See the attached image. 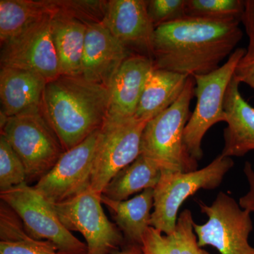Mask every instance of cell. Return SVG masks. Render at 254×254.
Instances as JSON below:
<instances>
[{
  "instance_id": "cell-1",
  "label": "cell",
  "mask_w": 254,
  "mask_h": 254,
  "mask_svg": "<svg viewBox=\"0 0 254 254\" xmlns=\"http://www.w3.org/2000/svg\"><path fill=\"white\" fill-rule=\"evenodd\" d=\"M239 21L186 17L155 28L154 67L190 76L215 71L243 37Z\"/></svg>"
},
{
  "instance_id": "cell-11",
  "label": "cell",
  "mask_w": 254,
  "mask_h": 254,
  "mask_svg": "<svg viewBox=\"0 0 254 254\" xmlns=\"http://www.w3.org/2000/svg\"><path fill=\"white\" fill-rule=\"evenodd\" d=\"M100 137V129L65 151L55 166L36 182L35 190L53 205L66 201L88 190Z\"/></svg>"
},
{
  "instance_id": "cell-29",
  "label": "cell",
  "mask_w": 254,
  "mask_h": 254,
  "mask_svg": "<svg viewBox=\"0 0 254 254\" xmlns=\"http://www.w3.org/2000/svg\"><path fill=\"white\" fill-rule=\"evenodd\" d=\"M241 23L248 36L249 43L245 56L240 63H250L254 60V0H245V9Z\"/></svg>"
},
{
  "instance_id": "cell-19",
  "label": "cell",
  "mask_w": 254,
  "mask_h": 254,
  "mask_svg": "<svg viewBox=\"0 0 254 254\" xmlns=\"http://www.w3.org/2000/svg\"><path fill=\"white\" fill-rule=\"evenodd\" d=\"M153 193V190L148 189L123 201L101 195L102 203L111 213L127 245L141 246L145 232L150 227L151 210L154 204Z\"/></svg>"
},
{
  "instance_id": "cell-21",
  "label": "cell",
  "mask_w": 254,
  "mask_h": 254,
  "mask_svg": "<svg viewBox=\"0 0 254 254\" xmlns=\"http://www.w3.org/2000/svg\"><path fill=\"white\" fill-rule=\"evenodd\" d=\"M58 11L55 0H1V44Z\"/></svg>"
},
{
  "instance_id": "cell-15",
  "label": "cell",
  "mask_w": 254,
  "mask_h": 254,
  "mask_svg": "<svg viewBox=\"0 0 254 254\" xmlns=\"http://www.w3.org/2000/svg\"><path fill=\"white\" fill-rule=\"evenodd\" d=\"M154 62L149 57L131 54L118 68L110 82L109 109L106 120L134 118L145 82Z\"/></svg>"
},
{
  "instance_id": "cell-26",
  "label": "cell",
  "mask_w": 254,
  "mask_h": 254,
  "mask_svg": "<svg viewBox=\"0 0 254 254\" xmlns=\"http://www.w3.org/2000/svg\"><path fill=\"white\" fill-rule=\"evenodd\" d=\"M58 11L84 23L86 26L103 23L108 1L103 0H55Z\"/></svg>"
},
{
  "instance_id": "cell-24",
  "label": "cell",
  "mask_w": 254,
  "mask_h": 254,
  "mask_svg": "<svg viewBox=\"0 0 254 254\" xmlns=\"http://www.w3.org/2000/svg\"><path fill=\"white\" fill-rule=\"evenodd\" d=\"M245 0H187L186 17L215 21H239Z\"/></svg>"
},
{
  "instance_id": "cell-9",
  "label": "cell",
  "mask_w": 254,
  "mask_h": 254,
  "mask_svg": "<svg viewBox=\"0 0 254 254\" xmlns=\"http://www.w3.org/2000/svg\"><path fill=\"white\" fill-rule=\"evenodd\" d=\"M101 195L89 187L73 198L54 205L64 226L84 237L87 254H113L125 243L123 233L105 215Z\"/></svg>"
},
{
  "instance_id": "cell-25",
  "label": "cell",
  "mask_w": 254,
  "mask_h": 254,
  "mask_svg": "<svg viewBox=\"0 0 254 254\" xmlns=\"http://www.w3.org/2000/svg\"><path fill=\"white\" fill-rule=\"evenodd\" d=\"M24 165L12 147L0 134V192L26 183Z\"/></svg>"
},
{
  "instance_id": "cell-14",
  "label": "cell",
  "mask_w": 254,
  "mask_h": 254,
  "mask_svg": "<svg viewBox=\"0 0 254 254\" xmlns=\"http://www.w3.org/2000/svg\"><path fill=\"white\" fill-rule=\"evenodd\" d=\"M133 54L102 23L87 28L81 76L87 81L108 88L123 62Z\"/></svg>"
},
{
  "instance_id": "cell-16",
  "label": "cell",
  "mask_w": 254,
  "mask_h": 254,
  "mask_svg": "<svg viewBox=\"0 0 254 254\" xmlns=\"http://www.w3.org/2000/svg\"><path fill=\"white\" fill-rule=\"evenodd\" d=\"M240 85L233 76L224 102L227 126L221 155L230 158L242 157L254 150V108L242 97Z\"/></svg>"
},
{
  "instance_id": "cell-12",
  "label": "cell",
  "mask_w": 254,
  "mask_h": 254,
  "mask_svg": "<svg viewBox=\"0 0 254 254\" xmlns=\"http://www.w3.org/2000/svg\"><path fill=\"white\" fill-rule=\"evenodd\" d=\"M53 16L35 23L1 44V66L27 70L41 75L48 82L61 75L52 38Z\"/></svg>"
},
{
  "instance_id": "cell-20",
  "label": "cell",
  "mask_w": 254,
  "mask_h": 254,
  "mask_svg": "<svg viewBox=\"0 0 254 254\" xmlns=\"http://www.w3.org/2000/svg\"><path fill=\"white\" fill-rule=\"evenodd\" d=\"M87 28L84 23L61 11L52 18V38L61 74L81 76Z\"/></svg>"
},
{
  "instance_id": "cell-27",
  "label": "cell",
  "mask_w": 254,
  "mask_h": 254,
  "mask_svg": "<svg viewBox=\"0 0 254 254\" xmlns=\"http://www.w3.org/2000/svg\"><path fill=\"white\" fill-rule=\"evenodd\" d=\"M187 0H149L147 11L155 28L186 18Z\"/></svg>"
},
{
  "instance_id": "cell-22",
  "label": "cell",
  "mask_w": 254,
  "mask_h": 254,
  "mask_svg": "<svg viewBox=\"0 0 254 254\" xmlns=\"http://www.w3.org/2000/svg\"><path fill=\"white\" fill-rule=\"evenodd\" d=\"M193 222L191 212L187 209L179 215L176 229L169 236L150 227L142 242L143 254H209L198 245Z\"/></svg>"
},
{
  "instance_id": "cell-6",
  "label": "cell",
  "mask_w": 254,
  "mask_h": 254,
  "mask_svg": "<svg viewBox=\"0 0 254 254\" xmlns=\"http://www.w3.org/2000/svg\"><path fill=\"white\" fill-rule=\"evenodd\" d=\"M246 53V48H237L218 69L193 76L197 103L184 133V141L190 156L198 161L203 158L202 141L215 124L227 123L224 109L225 94L235 69Z\"/></svg>"
},
{
  "instance_id": "cell-18",
  "label": "cell",
  "mask_w": 254,
  "mask_h": 254,
  "mask_svg": "<svg viewBox=\"0 0 254 254\" xmlns=\"http://www.w3.org/2000/svg\"><path fill=\"white\" fill-rule=\"evenodd\" d=\"M189 78L188 75L153 68L145 82L134 118L149 122L168 109L180 98Z\"/></svg>"
},
{
  "instance_id": "cell-10",
  "label": "cell",
  "mask_w": 254,
  "mask_h": 254,
  "mask_svg": "<svg viewBox=\"0 0 254 254\" xmlns=\"http://www.w3.org/2000/svg\"><path fill=\"white\" fill-rule=\"evenodd\" d=\"M147 123L134 118L106 120L100 129L92 170V190L102 194L113 177L139 156L142 134Z\"/></svg>"
},
{
  "instance_id": "cell-7",
  "label": "cell",
  "mask_w": 254,
  "mask_h": 254,
  "mask_svg": "<svg viewBox=\"0 0 254 254\" xmlns=\"http://www.w3.org/2000/svg\"><path fill=\"white\" fill-rule=\"evenodd\" d=\"M0 198L16 212L32 238L51 242L61 254H87L86 244L64 226L54 205L34 187L23 183L0 192Z\"/></svg>"
},
{
  "instance_id": "cell-32",
  "label": "cell",
  "mask_w": 254,
  "mask_h": 254,
  "mask_svg": "<svg viewBox=\"0 0 254 254\" xmlns=\"http://www.w3.org/2000/svg\"><path fill=\"white\" fill-rule=\"evenodd\" d=\"M113 254H143L141 246L126 245L122 250H119Z\"/></svg>"
},
{
  "instance_id": "cell-23",
  "label": "cell",
  "mask_w": 254,
  "mask_h": 254,
  "mask_svg": "<svg viewBox=\"0 0 254 254\" xmlns=\"http://www.w3.org/2000/svg\"><path fill=\"white\" fill-rule=\"evenodd\" d=\"M162 171L156 164L141 154L123 168L105 187L102 195L110 199L123 201L145 190H154Z\"/></svg>"
},
{
  "instance_id": "cell-28",
  "label": "cell",
  "mask_w": 254,
  "mask_h": 254,
  "mask_svg": "<svg viewBox=\"0 0 254 254\" xmlns=\"http://www.w3.org/2000/svg\"><path fill=\"white\" fill-rule=\"evenodd\" d=\"M0 254H61L51 242L28 236L14 242L0 241Z\"/></svg>"
},
{
  "instance_id": "cell-2",
  "label": "cell",
  "mask_w": 254,
  "mask_h": 254,
  "mask_svg": "<svg viewBox=\"0 0 254 254\" xmlns=\"http://www.w3.org/2000/svg\"><path fill=\"white\" fill-rule=\"evenodd\" d=\"M109 100L106 87L82 76L61 74L46 83L41 110L65 152L101 129Z\"/></svg>"
},
{
  "instance_id": "cell-30",
  "label": "cell",
  "mask_w": 254,
  "mask_h": 254,
  "mask_svg": "<svg viewBox=\"0 0 254 254\" xmlns=\"http://www.w3.org/2000/svg\"><path fill=\"white\" fill-rule=\"evenodd\" d=\"M244 173L250 185V190L247 194L241 197L239 204L241 208L250 210L252 213L254 212V170L250 162H246Z\"/></svg>"
},
{
  "instance_id": "cell-5",
  "label": "cell",
  "mask_w": 254,
  "mask_h": 254,
  "mask_svg": "<svg viewBox=\"0 0 254 254\" xmlns=\"http://www.w3.org/2000/svg\"><path fill=\"white\" fill-rule=\"evenodd\" d=\"M230 157L220 154L205 168L189 173L162 172L153 190V211L150 227L169 236L176 229L178 212L182 203L200 190H211L220 186L225 175L233 167Z\"/></svg>"
},
{
  "instance_id": "cell-17",
  "label": "cell",
  "mask_w": 254,
  "mask_h": 254,
  "mask_svg": "<svg viewBox=\"0 0 254 254\" xmlns=\"http://www.w3.org/2000/svg\"><path fill=\"white\" fill-rule=\"evenodd\" d=\"M48 81L38 73L21 68L1 66V115L15 116L40 108Z\"/></svg>"
},
{
  "instance_id": "cell-31",
  "label": "cell",
  "mask_w": 254,
  "mask_h": 254,
  "mask_svg": "<svg viewBox=\"0 0 254 254\" xmlns=\"http://www.w3.org/2000/svg\"><path fill=\"white\" fill-rule=\"evenodd\" d=\"M234 76L240 83H245L254 90V60L250 63H240Z\"/></svg>"
},
{
  "instance_id": "cell-8",
  "label": "cell",
  "mask_w": 254,
  "mask_h": 254,
  "mask_svg": "<svg viewBox=\"0 0 254 254\" xmlns=\"http://www.w3.org/2000/svg\"><path fill=\"white\" fill-rule=\"evenodd\" d=\"M198 203L201 213L208 217L203 225L193 222L200 247L212 246L221 254H254L249 242L254 228L250 210L241 208L224 192H220L210 205L201 200Z\"/></svg>"
},
{
  "instance_id": "cell-3",
  "label": "cell",
  "mask_w": 254,
  "mask_h": 254,
  "mask_svg": "<svg viewBox=\"0 0 254 254\" xmlns=\"http://www.w3.org/2000/svg\"><path fill=\"white\" fill-rule=\"evenodd\" d=\"M194 88V79L190 76L177 101L148 122L143 130L141 155L156 164L162 172L189 173L198 168V161L190 156L184 141Z\"/></svg>"
},
{
  "instance_id": "cell-4",
  "label": "cell",
  "mask_w": 254,
  "mask_h": 254,
  "mask_svg": "<svg viewBox=\"0 0 254 254\" xmlns=\"http://www.w3.org/2000/svg\"><path fill=\"white\" fill-rule=\"evenodd\" d=\"M1 134L22 161L28 185L39 181L64 153L41 107L10 118L1 115Z\"/></svg>"
},
{
  "instance_id": "cell-13",
  "label": "cell",
  "mask_w": 254,
  "mask_h": 254,
  "mask_svg": "<svg viewBox=\"0 0 254 254\" xmlns=\"http://www.w3.org/2000/svg\"><path fill=\"white\" fill-rule=\"evenodd\" d=\"M105 26L131 53L153 60L155 28L150 21L144 0H110Z\"/></svg>"
}]
</instances>
